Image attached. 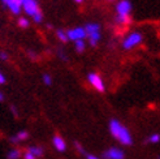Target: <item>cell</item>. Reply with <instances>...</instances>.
Segmentation results:
<instances>
[{
	"label": "cell",
	"mask_w": 160,
	"mask_h": 159,
	"mask_svg": "<svg viewBox=\"0 0 160 159\" xmlns=\"http://www.w3.org/2000/svg\"><path fill=\"white\" fill-rule=\"evenodd\" d=\"M108 131L109 134L113 137L120 145L122 146H132L133 145V136L130 131L128 129V126L124 125L120 120L117 119H111L108 123Z\"/></svg>",
	"instance_id": "1"
},
{
	"label": "cell",
	"mask_w": 160,
	"mask_h": 159,
	"mask_svg": "<svg viewBox=\"0 0 160 159\" xmlns=\"http://www.w3.org/2000/svg\"><path fill=\"white\" fill-rule=\"evenodd\" d=\"M117 17L116 22L120 25H128L130 23V13H132V3L129 0H120L116 5Z\"/></svg>",
	"instance_id": "2"
},
{
	"label": "cell",
	"mask_w": 160,
	"mask_h": 159,
	"mask_svg": "<svg viewBox=\"0 0 160 159\" xmlns=\"http://www.w3.org/2000/svg\"><path fill=\"white\" fill-rule=\"evenodd\" d=\"M21 3H22V9L25 11V13L30 16L37 23L43 21V13L37 3V0H21Z\"/></svg>",
	"instance_id": "3"
},
{
	"label": "cell",
	"mask_w": 160,
	"mask_h": 159,
	"mask_svg": "<svg viewBox=\"0 0 160 159\" xmlns=\"http://www.w3.org/2000/svg\"><path fill=\"white\" fill-rule=\"evenodd\" d=\"M85 30H86V35H87V39H89L90 46L97 47V44L100 41V26H99V23H95V22L86 23Z\"/></svg>",
	"instance_id": "4"
},
{
	"label": "cell",
	"mask_w": 160,
	"mask_h": 159,
	"mask_svg": "<svg viewBox=\"0 0 160 159\" xmlns=\"http://www.w3.org/2000/svg\"><path fill=\"white\" fill-rule=\"evenodd\" d=\"M143 41V37L139 31H133V33L128 34L122 41V49L124 50H133L137 46H139Z\"/></svg>",
	"instance_id": "5"
},
{
	"label": "cell",
	"mask_w": 160,
	"mask_h": 159,
	"mask_svg": "<svg viewBox=\"0 0 160 159\" xmlns=\"http://www.w3.org/2000/svg\"><path fill=\"white\" fill-rule=\"evenodd\" d=\"M87 82L92 87L94 90H97L98 93H104L106 91V84L103 81V78L99 73L97 72H90L87 74Z\"/></svg>",
	"instance_id": "6"
},
{
	"label": "cell",
	"mask_w": 160,
	"mask_h": 159,
	"mask_svg": "<svg viewBox=\"0 0 160 159\" xmlns=\"http://www.w3.org/2000/svg\"><path fill=\"white\" fill-rule=\"evenodd\" d=\"M102 158L103 159H125V151L120 147L112 146L102 154Z\"/></svg>",
	"instance_id": "7"
},
{
	"label": "cell",
	"mask_w": 160,
	"mask_h": 159,
	"mask_svg": "<svg viewBox=\"0 0 160 159\" xmlns=\"http://www.w3.org/2000/svg\"><path fill=\"white\" fill-rule=\"evenodd\" d=\"M67 35H68L69 41H73V42L82 41V39L87 38L85 28H72L67 31Z\"/></svg>",
	"instance_id": "8"
},
{
	"label": "cell",
	"mask_w": 160,
	"mask_h": 159,
	"mask_svg": "<svg viewBox=\"0 0 160 159\" xmlns=\"http://www.w3.org/2000/svg\"><path fill=\"white\" fill-rule=\"evenodd\" d=\"M52 146L55 147V150H58L59 153H65L67 149H68L67 141L64 140L61 136H59V134H55V136L52 137Z\"/></svg>",
	"instance_id": "9"
},
{
	"label": "cell",
	"mask_w": 160,
	"mask_h": 159,
	"mask_svg": "<svg viewBox=\"0 0 160 159\" xmlns=\"http://www.w3.org/2000/svg\"><path fill=\"white\" fill-rule=\"evenodd\" d=\"M30 137V133L25 129H22V131H18L16 134H13V136H11L9 141L12 142L13 145H17V144H21V142H25L28 141Z\"/></svg>",
	"instance_id": "10"
},
{
	"label": "cell",
	"mask_w": 160,
	"mask_h": 159,
	"mask_svg": "<svg viewBox=\"0 0 160 159\" xmlns=\"http://www.w3.org/2000/svg\"><path fill=\"white\" fill-rule=\"evenodd\" d=\"M5 5L8 7V9H9L13 14H20L21 11H22L21 0H8V3Z\"/></svg>",
	"instance_id": "11"
},
{
	"label": "cell",
	"mask_w": 160,
	"mask_h": 159,
	"mask_svg": "<svg viewBox=\"0 0 160 159\" xmlns=\"http://www.w3.org/2000/svg\"><path fill=\"white\" fill-rule=\"evenodd\" d=\"M22 150L18 147H12L8 150L7 153V159H21L22 158Z\"/></svg>",
	"instance_id": "12"
},
{
	"label": "cell",
	"mask_w": 160,
	"mask_h": 159,
	"mask_svg": "<svg viewBox=\"0 0 160 159\" xmlns=\"http://www.w3.org/2000/svg\"><path fill=\"white\" fill-rule=\"evenodd\" d=\"M26 150H28V151H30L31 154H34L38 159L42 158V156L44 155V149H43L42 146H38V145H31V146H29Z\"/></svg>",
	"instance_id": "13"
},
{
	"label": "cell",
	"mask_w": 160,
	"mask_h": 159,
	"mask_svg": "<svg viewBox=\"0 0 160 159\" xmlns=\"http://www.w3.org/2000/svg\"><path fill=\"white\" fill-rule=\"evenodd\" d=\"M146 144L148 145H156L160 142V133H152V134H150V136L146 138Z\"/></svg>",
	"instance_id": "14"
},
{
	"label": "cell",
	"mask_w": 160,
	"mask_h": 159,
	"mask_svg": "<svg viewBox=\"0 0 160 159\" xmlns=\"http://www.w3.org/2000/svg\"><path fill=\"white\" fill-rule=\"evenodd\" d=\"M56 38H58L59 41L62 42V43H65V42L69 41V39H68V35H67V31H65V30H62V29H58V30H56Z\"/></svg>",
	"instance_id": "15"
},
{
	"label": "cell",
	"mask_w": 160,
	"mask_h": 159,
	"mask_svg": "<svg viewBox=\"0 0 160 159\" xmlns=\"http://www.w3.org/2000/svg\"><path fill=\"white\" fill-rule=\"evenodd\" d=\"M74 49H76V51H77L78 54H82V52L86 50V42H85V39L74 42Z\"/></svg>",
	"instance_id": "16"
},
{
	"label": "cell",
	"mask_w": 160,
	"mask_h": 159,
	"mask_svg": "<svg viewBox=\"0 0 160 159\" xmlns=\"http://www.w3.org/2000/svg\"><path fill=\"white\" fill-rule=\"evenodd\" d=\"M29 25H30V22H29V20L26 17H20L18 18V26L20 28L26 29V28H29Z\"/></svg>",
	"instance_id": "17"
},
{
	"label": "cell",
	"mask_w": 160,
	"mask_h": 159,
	"mask_svg": "<svg viewBox=\"0 0 160 159\" xmlns=\"http://www.w3.org/2000/svg\"><path fill=\"white\" fill-rule=\"evenodd\" d=\"M42 81H43V84H44L46 86H51V85H52V77H51L48 73H44V74L42 76Z\"/></svg>",
	"instance_id": "18"
},
{
	"label": "cell",
	"mask_w": 160,
	"mask_h": 159,
	"mask_svg": "<svg viewBox=\"0 0 160 159\" xmlns=\"http://www.w3.org/2000/svg\"><path fill=\"white\" fill-rule=\"evenodd\" d=\"M74 147L77 149V151L79 153V154H82V155H86V151H85V149H83V146L79 144V142H74Z\"/></svg>",
	"instance_id": "19"
},
{
	"label": "cell",
	"mask_w": 160,
	"mask_h": 159,
	"mask_svg": "<svg viewBox=\"0 0 160 159\" xmlns=\"http://www.w3.org/2000/svg\"><path fill=\"white\" fill-rule=\"evenodd\" d=\"M22 159H38V158L26 150V151H23V154H22Z\"/></svg>",
	"instance_id": "20"
},
{
	"label": "cell",
	"mask_w": 160,
	"mask_h": 159,
	"mask_svg": "<svg viewBox=\"0 0 160 159\" xmlns=\"http://www.w3.org/2000/svg\"><path fill=\"white\" fill-rule=\"evenodd\" d=\"M85 158H86V159H103V158H100V156H98V155H95V154H90V153H86Z\"/></svg>",
	"instance_id": "21"
},
{
	"label": "cell",
	"mask_w": 160,
	"mask_h": 159,
	"mask_svg": "<svg viewBox=\"0 0 160 159\" xmlns=\"http://www.w3.org/2000/svg\"><path fill=\"white\" fill-rule=\"evenodd\" d=\"M5 81H7V78H5V76L0 72V85H4L5 84Z\"/></svg>",
	"instance_id": "22"
},
{
	"label": "cell",
	"mask_w": 160,
	"mask_h": 159,
	"mask_svg": "<svg viewBox=\"0 0 160 159\" xmlns=\"http://www.w3.org/2000/svg\"><path fill=\"white\" fill-rule=\"evenodd\" d=\"M0 59L2 60H8V54L7 52H0Z\"/></svg>",
	"instance_id": "23"
},
{
	"label": "cell",
	"mask_w": 160,
	"mask_h": 159,
	"mask_svg": "<svg viewBox=\"0 0 160 159\" xmlns=\"http://www.w3.org/2000/svg\"><path fill=\"white\" fill-rule=\"evenodd\" d=\"M28 54H29V58H30V59H37V54H35V52L29 51Z\"/></svg>",
	"instance_id": "24"
},
{
	"label": "cell",
	"mask_w": 160,
	"mask_h": 159,
	"mask_svg": "<svg viewBox=\"0 0 160 159\" xmlns=\"http://www.w3.org/2000/svg\"><path fill=\"white\" fill-rule=\"evenodd\" d=\"M11 111H12V114L16 116V117H18V114H17V110H16V107L14 106H12L11 107Z\"/></svg>",
	"instance_id": "25"
},
{
	"label": "cell",
	"mask_w": 160,
	"mask_h": 159,
	"mask_svg": "<svg viewBox=\"0 0 160 159\" xmlns=\"http://www.w3.org/2000/svg\"><path fill=\"white\" fill-rule=\"evenodd\" d=\"M59 55H60V58L62 59V60H68V58H67V55L64 54L62 51H59Z\"/></svg>",
	"instance_id": "26"
},
{
	"label": "cell",
	"mask_w": 160,
	"mask_h": 159,
	"mask_svg": "<svg viewBox=\"0 0 160 159\" xmlns=\"http://www.w3.org/2000/svg\"><path fill=\"white\" fill-rule=\"evenodd\" d=\"M5 99V94L3 91H0V102H3Z\"/></svg>",
	"instance_id": "27"
},
{
	"label": "cell",
	"mask_w": 160,
	"mask_h": 159,
	"mask_svg": "<svg viewBox=\"0 0 160 159\" xmlns=\"http://www.w3.org/2000/svg\"><path fill=\"white\" fill-rule=\"evenodd\" d=\"M74 2H76V3H82L83 0H74Z\"/></svg>",
	"instance_id": "28"
},
{
	"label": "cell",
	"mask_w": 160,
	"mask_h": 159,
	"mask_svg": "<svg viewBox=\"0 0 160 159\" xmlns=\"http://www.w3.org/2000/svg\"><path fill=\"white\" fill-rule=\"evenodd\" d=\"M2 2H3L4 4H7V3H8V0H2Z\"/></svg>",
	"instance_id": "29"
},
{
	"label": "cell",
	"mask_w": 160,
	"mask_h": 159,
	"mask_svg": "<svg viewBox=\"0 0 160 159\" xmlns=\"http://www.w3.org/2000/svg\"><path fill=\"white\" fill-rule=\"evenodd\" d=\"M158 159H160V156H158Z\"/></svg>",
	"instance_id": "30"
},
{
	"label": "cell",
	"mask_w": 160,
	"mask_h": 159,
	"mask_svg": "<svg viewBox=\"0 0 160 159\" xmlns=\"http://www.w3.org/2000/svg\"><path fill=\"white\" fill-rule=\"evenodd\" d=\"M109 2H112V0H109Z\"/></svg>",
	"instance_id": "31"
}]
</instances>
